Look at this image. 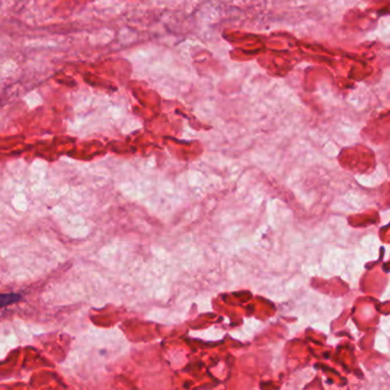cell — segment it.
I'll use <instances>...</instances> for the list:
<instances>
[{
	"label": "cell",
	"mask_w": 390,
	"mask_h": 390,
	"mask_svg": "<svg viewBox=\"0 0 390 390\" xmlns=\"http://www.w3.org/2000/svg\"><path fill=\"white\" fill-rule=\"evenodd\" d=\"M22 295L19 293H3L0 294V308L10 306L13 303L19 302Z\"/></svg>",
	"instance_id": "obj_1"
}]
</instances>
